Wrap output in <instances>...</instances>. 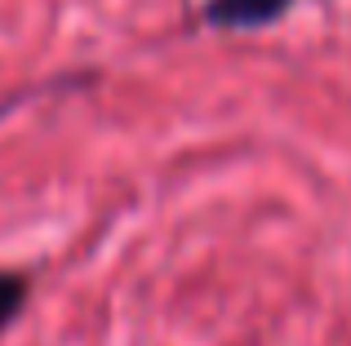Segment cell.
I'll return each mask as SVG.
<instances>
[{
  "label": "cell",
  "instance_id": "cell-1",
  "mask_svg": "<svg viewBox=\"0 0 351 346\" xmlns=\"http://www.w3.org/2000/svg\"><path fill=\"white\" fill-rule=\"evenodd\" d=\"M293 0H205V23L214 31H263L289 14Z\"/></svg>",
  "mask_w": 351,
  "mask_h": 346
},
{
  "label": "cell",
  "instance_id": "cell-2",
  "mask_svg": "<svg viewBox=\"0 0 351 346\" xmlns=\"http://www.w3.org/2000/svg\"><path fill=\"white\" fill-rule=\"evenodd\" d=\"M23 302H27V276H18V271H0V333L18 320Z\"/></svg>",
  "mask_w": 351,
  "mask_h": 346
}]
</instances>
